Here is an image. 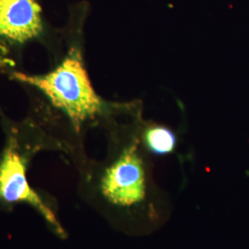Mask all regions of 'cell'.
Returning a JSON list of instances; mask_svg holds the SVG:
<instances>
[{
	"label": "cell",
	"mask_w": 249,
	"mask_h": 249,
	"mask_svg": "<svg viewBox=\"0 0 249 249\" xmlns=\"http://www.w3.org/2000/svg\"><path fill=\"white\" fill-rule=\"evenodd\" d=\"M45 30L41 0H0V40L23 45Z\"/></svg>",
	"instance_id": "obj_4"
},
{
	"label": "cell",
	"mask_w": 249,
	"mask_h": 249,
	"mask_svg": "<svg viewBox=\"0 0 249 249\" xmlns=\"http://www.w3.org/2000/svg\"><path fill=\"white\" fill-rule=\"evenodd\" d=\"M147 195L146 172L134 143L104 168L86 196L101 212L111 217L140 207Z\"/></svg>",
	"instance_id": "obj_3"
},
{
	"label": "cell",
	"mask_w": 249,
	"mask_h": 249,
	"mask_svg": "<svg viewBox=\"0 0 249 249\" xmlns=\"http://www.w3.org/2000/svg\"><path fill=\"white\" fill-rule=\"evenodd\" d=\"M143 142L151 154L164 156L174 152L178 145L176 133L164 125H151L143 134Z\"/></svg>",
	"instance_id": "obj_5"
},
{
	"label": "cell",
	"mask_w": 249,
	"mask_h": 249,
	"mask_svg": "<svg viewBox=\"0 0 249 249\" xmlns=\"http://www.w3.org/2000/svg\"><path fill=\"white\" fill-rule=\"evenodd\" d=\"M13 80L39 89L53 107L69 118L76 133L105 110V103L93 88L80 49L72 47L53 71L42 75L14 72Z\"/></svg>",
	"instance_id": "obj_1"
},
{
	"label": "cell",
	"mask_w": 249,
	"mask_h": 249,
	"mask_svg": "<svg viewBox=\"0 0 249 249\" xmlns=\"http://www.w3.org/2000/svg\"><path fill=\"white\" fill-rule=\"evenodd\" d=\"M45 143L32 142L18 133L10 134L0 151V212L11 213L18 205H26L45 221L49 230L65 239V231L58 217L57 203L53 197L32 187L29 163L34 153Z\"/></svg>",
	"instance_id": "obj_2"
}]
</instances>
